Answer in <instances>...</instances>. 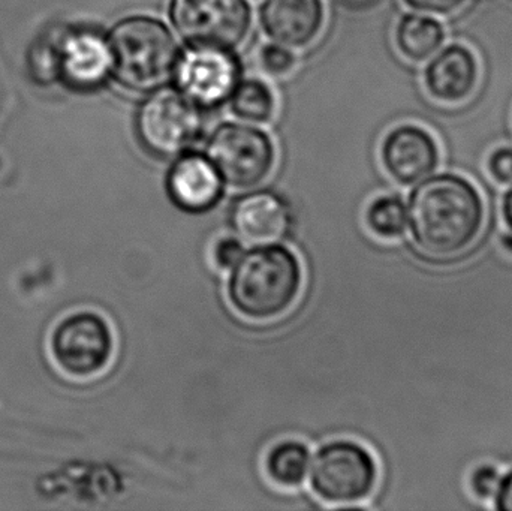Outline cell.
I'll list each match as a JSON object with an SVG mask.
<instances>
[{
  "label": "cell",
  "instance_id": "cell-17",
  "mask_svg": "<svg viewBox=\"0 0 512 511\" xmlns=\"http://www.w3.org/2000/svg\"><path fill=\"white\" fill-rule=\"evenodd\" d=\"M228 102L237 119L252 125H267L276 116V95L259 78H242Z\"/></svg>",
  "mask_w": 512,
  "mask_h": 511
},
{
  "label": "cell",
  "instance_id": "cell-2",
  "mask_svg": "<svg viewBox=\"0 0 512 511\" xmlns=\"http://www.w3.org/2000/svg\"><path fill=\"white\" fill-rule=\"evenodd\" d=\"M111 75L123 89L149 93L173 80L180 48L167 23L152 15H128L111 27Z\"/></svg>",
  "mask_w": 512,
  "mask_h": 511
},
{
  "label": "cell",
  "instance_id": "cell-26",
  "mask_svg": "<svg viewBox=\"0 0 512 511\" xmlns=\"http://www.w3.org/2000/svg\"><path fill=\"white\" fill-rule=\"evenodd\" d=\"M502 218H504L505 225L512 233V186L502 198Z\"/></svg>",
  "mask_w": 512,
  "mask_h": 511
},
{
  "label": "cell",
  "instance_id": "cell-28",
  "mask_svg": "<svg viewBox=\"0 0 512 511\" xmlns=\"http://www.w3.org/2000/svg\"><path fill=\"white\" fill-rule=\"evenodd\" d=\"M502 248L505 249V251L510 252L512 254V233L510 234H504L501 239Z\"/></svg>",
  "mask_w": 512,
  "mask_h": 511
},
{
  "label": "cell",
  "instance_id": "cell-10",
  "mask_svg": "<svg viewBox=\"0 0 512 511\" xmlns=\"http://www.w3.org/2000/svg\"><path fill=\"white\" fill-rule=\"evenodd\" d=\"M379 155L388 176L405 186L432 176L441 159L435 137L418 125H399L388 131Z\"/></svg>",
  "mask_w": 512,
  "mask_h": 511
},
{
  "label": "cell",
  "instance_id": "cell-3",
  "mask_svg": "<svg viewBox=\"0 0 512 511\" xmlns=\"http://www.w3.org/2000/svg\"><path fill=\"white\" fill-rule=\"evenodd\" d=\"M303 269L291 249L259 246L231 269L228 299L249 320H273L285 314L301 291Z\"/></svg>",
  "mask_w": 512,
  "mask_h": 511
},
{
  "label": "cell",
  "instance_id": "cell-11",
  "mask_svg": "<svg viewBox=\"0 0 512 511\" xmlns=\"http://www.w3.org/2000/svg\"><path fill=\"white\" fill-rule=\"evenodd\" d=\"M167 191L185 212L204 213L218 206L225 182L209 156L192 149L174 158L167 174Z\"/></svg>",
  "mask_w": 512,
  "mask_h": 511
},
{
  "label": "cell",
  "instance_id": "cell-25",
  "mask_svg": "<svg viewBox=\"0 0 512 511\" xmlns=\"http://www.w3.org/2000/svg\"><path fill=\"white\" fill-rule=\"evenodd\" d=\"M493 503H495L496 510L512 511V470L501 477L498 491L493 497Z\"/></svg>",
  "mask_w": 512,
  "mask_h": 511
},
{
  "label": "cell",
  "instance_id": "cell-8",
  "mask_svg": "<svg viewBox=\"0 0 512 511\" xmlns=\"http://www.w3.org/2000/svg\"><path fill=\"white\" fill-rule=\"evenodd\" d=\"M242 78V63L233 50L212 45H188L180 51L173 75L176 89L201 110L230 101Z\"/></svg>",
  "mask_w": 512,
  "mask_h": 511
},
{
  "label": "cell",
  "instance_id": "cell-27",
  "mask_svg": "<svg viewBox=\"0 0 512 511\" xmlns=\"http://www.w3.org/2000/svg\"><path fill=\"white\" fill-rule=\"evenodd\" d=\"M343 5L348 6V8H366V6L373 5L376 0H340Z\"/></svg>",
  "mask_w": 512,
  "mask_h": 511
},
{
  "label": "cell",
  "instance_id": "cell-18",
  "mask_svg": "<svg viewBox=\"0 0 512 511\" xmlns=\"http://www.w3.org/2000/svg\"><path fill=\"white\" fill-rule=\"evenodd\" d=\"M309 449L300 441L286 440L276 444L265 458V471L271 482L283 488H295L309 473Z\"/></svg>",
  "mask_w": 512,
  "mask_h": 511
},
{
  "label": "cell",
  "instance_id": "cell-7",
  "mask_svg": "<svg viewBox=\"0 0 512 511\" xmlns=\"http://www.w3.org/2000/svg\"><path fill=\"white\" fill-rule=\"evenodd\" d=\"M170 20L188 45L240 47L252 29L248 0H171Z\"/></svg>",
  "mask_w": 512,
  "mask_h": 511
},
{
  "label": "cell",
  "instance_id": "cell-24",
  "mask_svg": "<svg viewBox=\"0 0 512 511\" xmlns=\"http://www.w3.org/2000/svg\"><path fill=\"white\" fill-rule=\"evenodd\" d=\"M409 8L433 15H451L460 11L468 0H403Z\"/></svg>",
  "mask_w": 512,
  "mask_h": 511
},
{
  "label": "cell",
  "instance_id": "cell-15",
  "mask_svg": "<svg viewBox=\"0 0 512 511\" xmlns=\"http://www.w3.org/2000/svg\"><path fill=\"white\" fill-rule=\"evenodd\" d=\"M111 53L107 38L84 32L74 36L68 48V71L72 80L83 87H95L111 75Z\"/></svg>",
  "mask_w": 512,
  "mask_h": 511
},
{
  "label": "cell",
  "instance_id": "cell-13",
  "mask_svg": "<svg viewBox=\"0 0 512 511\" xmlns=\"http://www.w3.org/2000/svg\"><path fill=\"white\" fill-rule=\"evenodd\" d=\"M480 80V65L471 48L450 44L435 54L424 69L427 93L441 104L456 105L475 92Z\"/></svg>",
  "mask_w": 512,
  "mask_h": 511
},
{
  "label": "cell",
  "instance_id": "cell-9",
  "mask_svg": "<svg viewBox=\"0 0 512 511\" xmlns=\"http://www.w3.org/2000/svg\"><path fill=\"white\" fill-rule=\"evenodd\" d=\"M50 348L54 362L65 374L89 378L104 371L110 363L114 336L101 315L75 312L54 327Z\"/></svg>",
  "mask_w": 512,
  "mask_h": 511
},
{
  "label": "cell",
  "instance_id": "cell-12",
  "mask_svg": "<svg viewBox=\"0 0 512 511\" xmlns=\"http://www.w3.org/2000/svg\"><path fill=\"white\" fill-rule=\"evenodd\" d=\"M259 21L265 35L291 50L310 47L325 23L322 0H264Z\"/></svg>",
  "mask_w": 512,
  "mask_h": 511
},
{
  "label": "cell",
  "instance_id": "cell-5",
  "mask_svg": "<svg viewBox=\"0 0 512 511\" xmlns=\"http://www.w3.org/2000/svg\"><path fill=\"white\" fill-rule=\"evenodd\" d=\"M206 153L231 188L249 189L268 179L276 165V146L258 125L224 122L207 137Z\"/></svg>",
  "mask_w": 512,
  "mask_h": 511
},
{
  "label": "cell",
  "instance_id": "cell-1",
  "mask_svg": "<svg viewBox=\"0 0 512 511\" xmlns=\"http://www.w3.org/2000/svg\"><path fill=\"white\" fill-rule=\"evenodd\" d=\"M484 201L474 183L442 173L418 182L409 197L412 240L433 258H453L468 251L484 227Z\"/></svg>",
  "mask_w": 512,
  "mask_h": 511
},
{
  "label": "cell",
  "instance_id": "cell-23",
  "mask_svg": "<svg viewBox=\"0 0 512 511\" xmlns=\"http://www.w3.org/2000/svg\"><path fill=\"white\" fill-rule=\"evenodd\" d=\"M243 245L236 237H224L219 240L213 249V260L216 266L222 270H231L236 266L237 261L242 258Z\"/></svg>",
  "mask_w": 512,
  "mask_h": 511
},
{
  "label": "cell",
  "instance_id": "cell-19",
  "mask_svg": "<svg viewBox=\"0 0 512 511\" xmlns=\"http://www.w3.org/2000/svg\"><path fill=\"white\" fill-rule=\"evenodd\" d=\"M366 222L379 239H399L408 227V207L397 195H382L367 207Z\"/></svg>",
  "mask_w": 512,
  "mask_h": 511
},
{
  "label": "cell",
  "instance_id": "cell-16",
  "mask_svg": "<svg viewBox=\"0 0 512 511\" xmlns=\"http://www.w3.org/2000/svg\"><path fill=\"white\" fill-rule=\"evenodd\" d=\"M394 41L405 59L421 63L442 47L445 29L441 21L429 15L406 14L397 23Z\"/></svg>",
  "mask_w": 512,
  "mask_h": 511
},
{
  "label": "cell",
  "instance_id": "cell-20",
  "mask_svg": "<svg viewBox=\"0 0 512 511\" xmlns=\"http://www.w3.org/2000/svg\"><path fill=\"white\" fill-rule=\"evenodd\" d=\"M256 62L259 69L268 77L283 78L294 71L297 57L291 48L271 41L259 48Z\"/></svg>",
  "mask_w": 512,
  "mask_h": 511
},
{
  "label": "cell",
  "instance_id": "cell-6",
  "mask_svg": "<svg viewBox=\"0 0 512 511\" xmlns=\"http://www.w3.org/2000/svg\"><path fill=\"white\" fill-rule=\"evenodd\" d=\"M376 483L378 464L372 453L355 441L325 444L310 467V485L325 503H360L372 495Z\"/></svg>",
  "mask_w": 512,
  "mask_h": 511
},
{
  "label": "cell",
  "instance_id": "cell-21",
  "mask_svg": "<svg viewBox=\"0 0 512 511\" xmlns=\"http://www.w3.org/2000/svg\"><path fill=\"white\" fill-rule=\"evenodd\" d=\"M501 474L492 465H481L471 476V491L478 500H493L498 491Z\"/></svg>",
  "mask_w": 512,
  "mask_h": 511
},
{
  "label": "cell",
  "instance_id": "cell-14",
  "mask_svg": "<svg viewBox=\"0 0 512 511\" xmlns=\"http://www.w3.org/2000/svg\"><path fill=\"white\" fill-rule=\"evenodd\" d=\"M233 222L237 234L249 243H273L289 228V209L283 198L270 191L243 195L234 204Z\"/></svg>",
  "mask_w": 512,
  "mask_h": 511
},
{
  "label": "cell",
  "instance_id": "cell-4",
  "mask_svg": "<svg viewBox=\"0 0 512 511\" xmlns=\"http://www.w3.org/2000/svg\"><path fill=\"white\" fill-rule=\"evenodd\" d=\"M203 111L176 87H159L149 92L138 107L135 134L150 155L177 158L203 138Z\"/></svg>",
  "mask_w": 512,
  "mask_h": 511
},
{
  "label": "cell",
  "instance_id": "cell-22",
  "mask_svg": "<svg viewBox=\"0 0 512 511\" xmlns=\"http://www.w3.org/2000/svg\"><path fill=\"white\" fill-rule=\"evenodd\" d=\"M487 170L495 182L501 185L512 183V147H499L490 153Z\"/></svg>",
  "mask_w": 512,
  "mask_h": 511
}]
</instances>
